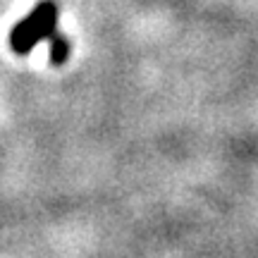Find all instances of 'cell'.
I'll return each mask as SVG.
<instances>
[{
    "instance_id": "obj_2",
    "label": "cell",
    "mask_w": 258,
    "mask_h": 258,
    "mask_svg": "<svg viewBox=\"0 0 258 258\" xmlns=\"http://www.w3.org/2000/svg\"><path fill=\"white\" fill-rule=\"evenodd\" d=\"M48 43H50V62L60 67V64L67 62V57H70V38L64 36L60 29H55L50 36H48Z\"/></svg>"
},
{
    "instance_id": "obj_1",
    "label": "cell",
    "mask_w": 258,
    "mask_h": 258,
    "mask_svg": "<svg viewBox=\"0 0 258 258\" xmlns=\"http://www.w3.org/2000/svg\"><path fill=\"white\" fill-rule=\"evenodd\" d=\"M57 17H60V5L55 0H41L27 17L12 27L10 50L15 55H29L41 41H48V36L57 29Z\"/></svg>"
}]
</instances>
